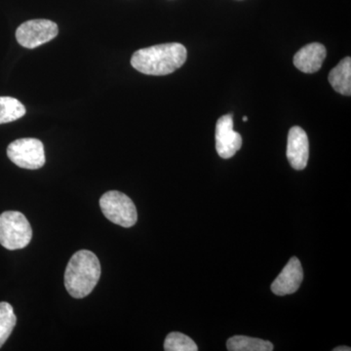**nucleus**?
Listing matches in <instances>:
<instances>
[{"label":"nucleus","mask_w":351,"mask_h":351,"mask_svg":"<svg viewBox=\"0 0 351 351\" xmlns=\"http://www.w3.org/2000/svg\"><path fill=\"white\" fill-rule=\"evenodd\" d=\"M247 120H248V117H243V121L246 122V121H247Z\"/></svg>","instance_id":"17"},{"label":"nucleus","mask_w":351,"mask_h":351,"mask_svg":"<svg viewBox=\"0 0 351 351\" xmlns=\"http://www.w3.org/2000/svg\"><path fill=\"white\" fill-rule=\"evenodd\" d=\"M164 350L166 351H197L198 348L195 341L186 335L173 332L166 337Z\"/></svg>","instance_id":"15"},{"label":"nucleus","mask_w":351,"mask_h":351,"mask_svg":"<svg viewBox=\"0 0 351 351\" xmlns=\"http://www.w3.org/2000/svg\"><path fill=\"white\" fill-rule=\"evenodd\" d=\"M329 82L335 91L345 96L351 94V59L346 57L330 71Z\"/></svg>","instance_id":"11"},{"label":"nucleus","mask_w":351,"mask_h":351,"mask_svg":"<svg viewBox=\"0 0 351 351\" xmlns=\"http://www.w3.org/2000/svg\"><path fill=\"white\" fill-rule=\"evenodd\" d=\"M326 54V48L322 44H307L295 55V66L304 73H316L324 63Z\"/></svg>","instance_id":"10"},{"label":"nucleus","mask_w":351,"mask_h":351,"mask_svg":"<svg viewBox=\"0 0 351 351\" xmlns=\"http://www.w3.org/2000/svg\"><path fill=\"white\" fill-rule=\"evenodd\" d=\"M242 137L233 130L232 114H226L218 120L216 125V149L221 158H232L241 149Z\"/></svg>","instance_id":"7"},{"label":"nucleus","mask_w":351,"mask_h":351,"mask_svg":"<svg viewBox=\"0 0 351 351\" xmlns=\"http://www.w3.org/2000/svg\"><path fill=\"white\" fill-rule=\"evenodd\" d=\"M32 230L25 215L17 211L0 214V245L8 250H19L31 243Z\"/></svg>","instance_id":"3"},{"label":"nucleus","mask_w":351,"mask_h":351,"mask_svg":"<svg viewBox=\"0 0 351 351\" xmlns=\"http://www.w3.org/2000/svg\"><path fill=\"white\" fill-rule=\"evenodd\" d=\"M350 348L348 346H339V348H334V351H350Z\"/></svg>","instance_id":"16"},{"label":"nucleus","mask_w":351,"mask_h":351,"mask_svg":"<svg viewBox=\"0 0 351 351\" xmlns=\"http://www.w3.org/2000/svg\"><path fill=\"white\" fill-rule=\"evenodd\" d=\"M186 47L181 43H166L143 48L134 53L131 64L147 75H167L186 63Z\"/></svg>","instance_id":"1"},{"label":"nucleus","mask_w":351,"mask_h":351,"mask_svg":"<svg viewBox=\"0 0 351 351\" xmlns=\"http://www.w3.org/2000/svg\"><path fill=\"white\" fill-rule=\"evenodd\" d=\"M25 108L20 101L12 97H0V124L9 123L22 119Z\"/></svg>","instance_id":"13"},{"label":"nucleus","mask_w":351,"mask_h":351,"mask_svg":"<svg viewBox=\"0 0 351 351\" xmlns=\"http://www.w3.org/2000/svg\"><path fill=\"white\" fill-rule=\"evenodd\" d=\"M100 207L104 216L122 228H131L138 221L137 209L133 201L124 193L110 191L101 196Z\"/></svg>","instance_id":"4"},{"label":"nucleus","mask_w":351,"mask_h":351,"mask_svg":"<svg viewBox=\"0 0 351 351\" xmlns=\"http://www.w3.org/2000/svg\"><path fill=\"white\" fill-rule=\"evenodd\" d=\"M309 143L306 131L299 126L290 129L287 142V158L295 170H304L308 162Z\"/></svg>","instance_id":"8"},{"label":"nucleus","mask_w":351,"mask_h":351,"mask_svg":"<svg viewBox=\"0 0 351 351\" xmlns=\"http://www.w3.org/2000/svg\"><path fill=\"white\" fill-rule=\"evenodd\" d=\"M17 317L12 306L8 302H0V348L12 334Z\"/></svg>","instance_id":"14"},{"label":"nucleus","mask_w":351,"mask_h":351,"mask_svg":"<svg viewBox=\"0 0 351 351\" xmlns=\"http://www.w3.org/2000/svg\"><path fill=\"white\" fill-rule=\"evenodd\" d=\"M7 156L14 164L24 169H39L45 164L43 144L38 138L14 141L7 147Z\"/></svg>","instance_id":"5"},{"label":"nucleus","mask_w":351,"mask_h":351,"mask_svg":"<svg viewBox=\"0 0 351 351\" xmlns=\"http://www.w3.org/2000/svg\"><path fill=\"white\" fill-rule=\"evenodd\" d=\"M101 271L100 261L93 252H76L64 272V286L69 294L75 299H83L91 294L100 279Z\"/></svg>","instance_id":"2"},{"label":"nucleus","mask_w":351,"mask_h":351,"mask_svg":"<svg viewBox=\"0 0 351 351\" xmlns=\"http://www.w3.org/2000/svg\"><path fill=\"white\" fill-rule=\"evenodd\" d=\"M57 24L50 20L38 19L23 23L16 31V38L23 47L34 49L49 43L58 36Z\"/></svg>","instance_id":"6"},{"label":"nucleus","mask_w":351,"mask_h":351,"mask_svg":"<svg viewBox=\"0 0 351 351\" xmlns=\"http://www.w3.org/2000/svg\"><path fill=\"white\" fill-rule=\"evenodd\" d=\"M304 279L302 263L299 258L293 257L271 284L272 293L285 295L297 292Z\"/></svg>","instance_id":"9"},{"label":"nucleus","mask_w":351,"mask_h":351,"mask_svg":"<svg viewBox=\"0 0 351 351\" xmlns=\"http://www.w3.org/2000/svg\"><path fill=\"white\" fill-rule=\"evenodd\" d=\"M230 351H271L274 345L270 341L246 336L232 337L226 343Z\"/></svg>","instance_id":"12"}]
</instances>
